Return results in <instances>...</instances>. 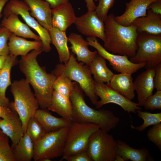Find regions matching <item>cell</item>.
Wrapping results in <instances>:
<instances>
[{"instance_id": "35", "label": "cell", "mask_w": 161, "mask_h": 161, "mask_svg": "<svg viewBox=\"0 0 161 161\" xmlns=\"http://www.w3.org/2000/svg\"><path fill=\"white\" fill-rule=\"evenodd\" d=\"M148 140L161 151V123L153 125L147 132Z\"/></svg>"}, {"instance_id": "11", "label": "cell", "mask_w": 161, "mask_h": 161, "mask_svg": "<svg viewBox=\"0 0 161 161\" xmlns=\"http://www.w3.org/2000/svg\"><path fill=\"white\" fill-rule=\"evenodd\" d=\"M95 92L100 98L95 105L97 109H99L106 104L113 103L120 106L125 111L129 114L135 113L137 110L142 109L137 103L128 99L108 84L95 82Z\"/></svg>"}, {"instance_id": "18", "label": "cell", "mask_w": 161, "mask_h": 161, "mask_svg": "<svg viewBox=\"0 0 161 161\" xmlns=\"http://www.w3.org/2000/svg\"><path fill=\"white\" fill-rule=\"evenodd\" d=\"M76 17L74 10L69 2L52 9V27L66 32L67 28L74 23Z\"/></svg>"}, {"instance_id": "39", "label": "cell", "mask_w": 161, "mask_h": 161, "mask_svg": "<svg viewBox=\"0 0 161 161\" xmlns=\"http://www.w3.org/2000/svg\"><path fill=\"white\" fill-rule=\"evenodd\" d=\"M63 159L68 161H91L86 151L71 155L62 156L61 160Z\"/></svg>"}, {"instance_id": "20", "label": "cell", "mask_w": 161, "mask_h": 161, "mask_svg": "<svg viewBox=\"0 0 161 161\" xmlns=\"http://www.w3.org/2000/svg\"><path fill=\"white\" fill-rule=\"evenodd\" d=\"M1 25L17 36L41 41L39 36L34 33L28 26L22 22L18 15L16 13H11L7 17L4 18Z\"/></svg>"}, {"instance_id": "40", "label": "cell", "mask_w": 161, "mask_h": 161, "mask_svg": "<svg viewBox=\"0 0 161 161\" xmlns=\"http://www.w3.org/2000/svg\"><path fill=\"white\" fill-rule=\"evenodd\" d=\"M16 111L11 109L9 107L0 105V117L6 120L11 119Z\"/></svg>"}, {"instance_id": "10", "label": "cell", "mask_w": 161, "mask_h": 161, "mask_svg": "<svg viewBox=\"0 0 161 161\" xmlns=\"http://www.w3.org/2000/svg\"><path fill=\"white\" fill-rule=\"evenodd\" d=\"M5 5L4 18L7 17L12 13L20 15L26 24L38 33L42 44L43 51L50 52L51 43L49 32L30 14V9L27 4L21 0H9Z\"/></svg>"}, {"instance_id": "32", "label": "cell", "mask_w": 161, "mask_h": 161, "mask_svg": "<svg viewBox=\"0 0 161 161\" xmlns=\"http://www.w3.org/2000/svg\"><path fill=\"white\" fill-rule=\"evenodd\" d=\"M75 82L63 74L56 76L53 85V89L63 95L70 98L73 89Z\"/></svg>"}, {"instance_id": "5", "label": "cell", "mask_w": 161, "mask_h": 161, "mask_svg": "<svg viewBox=\"0 0 161 161\" xmlns=\"http://www.w3.org/2000/svg\"><path fill=\"white\" fill-rule=\"evenodd\" d=\"M52 73L56 76L63 74L78 83L92 104L96 105L98 97L95 92V81L89 66L83 62L78 63L74 55H71L66 63L57 65Z\"/></svg>"}, {"instance_id": "7", "label": "cell", "mask_w": 161, "mask_h": 161, "mask_svg": "<svg viewBox=\"0 0 161 161\" xmlns=\"http://www.w3.org/2000/svg\"><path fill=\"white\" fill-rule=\"evenodd\" d=\"M69 128L46 133L34 143L35 161H49L62 156Z\"/></svg>"}, {"instance_id": "19", "label": "cell", "mask_w": 161, "mask_h": 161, "mask_svg": "<svg viewBox=\"0 0 161 161\" xmlns=\"http://www.w3.org/2000/svg\"><path fill=\"white\" fill-rule=\"evenodd\" d=\"M47 109H38L34 115L46 133L55 131L70 127L72 121L63 117H57L52 115Z\"/></svg>"}, {"instance_id": "13", "label": "cell", "mask_w": 161, "mask_h": 161, "mask_svg": "<svg viewBox=\"0 0 161 161\" xmlns=\"http://www.w3.org/2000/svg\"><path fill=\"white\" fill-rule=\"evenodd\" d=\"M74 24L83 35L98 38L103 42L105 41L104 21L99 18L95 10L87 11L81 16L76 17Z\"/></svg>"}, {"instance_id": "12", "label": "cell", "mask_w": 161, "mask_h": 161, "mask_svg": "<svg viewBox=\"0 0 161 161\" xmlns=\"http://www.w3.org/2000/svg\"><path fill=\"white\" fill-rule=\"evenodd\" d=\"M86 40L89 45L95 48L98 54L107 60L113 69L118 72L132 75L145 66L143 63L136 64L132 63L126 55L110 53L104 48L96 37H87Z\"/></svg>"}, {"instance_id": "45", "label": "cell", "mask_w": 161, "mask_h": 161, "mask_svg": "<svg viewBox=\"0 0 161 161\" xmlns=\"http://www.w3.org/2000/svg\"><path fill=\"white\" fill-rule=\"evenodd\" d=\"M8 55H0V70L3 67Z\"/></svg>"}, {"instance_id": "23", "label": "cell", "mask_w": 161, "mask_h": 161, "mask_svg": "<svg viewBox=\"0 0 161 161\" xmlns=\"http://www.w3.org/2000/svg\"><path fill=\"white\" fill-rule=\"evenodd\" d=\"M117 141L116 154L121 155L125 161H153L154 158L145 148L136 149L130 147L125 142Z\"/></svg>"}, {"instance_id": "43", "label": "cell", "mask_w": 161, "mask_h": 161, "mask_svg": "<svg viewBox=\"0 0 161 161\" xmlns=\"http://www.w3.org/2000/svg\"><path fill=\"white\" fill-rule=\"evenodd\" d=\"M52 9H55L69 2V0H45Z\"/></svg>"}, {"instance_id": "38", "label": "cell", "mask_w": 161, "mask_h": 161, "mask_svg": "<svg viewBox=\"0 0 161 161\" xmlns=\"http://www.w3.org/2000/svg\"><path fill=\"white\" fill-rule=\"evenodd\" d=\"M12 33L4 27L0 28V55H9L7 41Z\"/></svg>"}, {"instance_id": "3", "label": "cell", "mask_w": 161, "mask_h": 161, "mask_svg": "<svg viewBox=\"0 0 161 161\" xmlns=\"http://www.w3.org/2000/svg\"><path fill=\"white\" fill-rule=\"evenodd\" d=\"M70 99L72 106V122L95 124L107 132L116 127L119 122V118L112 111L96 110L88 106L85 101L83 91L75 82Z\"/></svg>"}, {"instance_id": "37", "label": "cell", "mask_w": 161, "mask_h": 161, "mask_svg": "<svg viewBox=\"0 0 161 161\" xmlns=\"http://www.w3.org/2000/svg\"><path fill=\"white\" fill-rule=\"evenodd\" d=\"M99 3L95 10L99 18L104 21L109 10L112 7L115 0H99Z\"/></svg>"}, {"instance_id": "6", "label": "cell", "mask_w": 161, "mask_h": 161, "mask_svg": "<svg viewBox=\"0 0 161 161\" xmlns=\"http://www.w3.org/2000/svg\"><path fill=\"white\" fill-rule=\"evenodd\" d=\"M137 49L129 60L136 64L143 63L146 69L154 68L161 63V34L154 35L138 32Z\"/></svg>"}, {"instance_id": "48", "label": "cell", "mask_w": 161, "mask_h": 161, "mask_svg": "<svg viewBox=\"0 0 161 161\" xmlns=\"http://www.w3.org/2000/svg\"><path fill=\"white\" fill-rule=\"evenodd\" d=\"M94 0V1H96V2L99 1V0Z\"/></svg>"}, {"instance_id": "28", "label": "cell", "mask_w": 161, "mask_h": 161, "mask_svg": "<svg viewBox=\"0 0 161 161\" xmlns=\"http://www.w3.org/2000/svg\"><path fill=\"white\" fill-rule=\"evenodd\" d=\"M47 109L72 121V106L70 98L54 90L49 106Z\"/></svg>"}, {"instance_id": "22", "label": "cell", "mask_w": 161, "mask_h": 161, "mask_svg": "<svg viewBox=\"0 0 161 161\" xmlns=\"http://www.w3.org/2000/svg\"><path fill=\"white\" fill-rule=\"evenodd\" d=\"M8 43L9 55L17 57L23 56L32 50L42 47L41 41H29L12 33Z\"/></svg>"}, {"instance_id": "24", "label": "cell", "mask_w": 161, "mask_h": 161, "mask_svg": "<svg viewBox=\"0 0 161 161\" xmlns=\"http://www.w3.org/2000/svg\"><path fill=\"white\" fill-rule=\"evenodd\" d=\"M111 87L130 100L135 96V87L131 74H114L109 84Z\"/></svg>"}, {"instance_id": "4", "label": "cell", "mask_w": 161, "mask_h": 161, "mask_svg": "<svg viewBox=\"0 0 161 161\" xmlns=\"http://www.w3.org/2000/svg\"><path fill=\"white\" fill-rule=\"evenodd\" d=\"M10 91L14 101L10 102L9 107L18 114L25 133L28 120L39 107L38 101L25 79L14 81L10 85Z\"/></svg>"}, {"instance_id": "33", "label": "cell", "mask_w": 161, "mask_h": 161, "mask_svg": "<svg viewBox=\"0 0 161 161\" xmlns=\"http://www.w3.org/2000/svg\"><path fill=\"white\" fill-rule=\"evenodd\" d=\"M26 132L29 135L34 143L46 134L41 125L34 116L30 117L28 120Z\"/></svg>"}, {"instance_id": "47", "label": "cell", "mask_w": 161, "mask_h": 161, "mask_svg": "<svg viewBox=\"0 0 161 161\" xmlns=\"http://www.w3.org/2000/svg\"><path fill=\"white\" fill-rule=\"evenodd\" d=\"M114 161H125V160L121 155L116 154Z\"/></svg>"}, {"instance_id": "36", "label": "cell", "mask_w": 161, "mask_h": 161, "mask_svg": "<svg viewBox=\"0 0 161 161\" xmlns=\"http://www.w3.org/2000/svg\"><path fill=\"white\" fill-rule=\"evenodd\" d=\"M143 106L147 109L153 111L161 109V90H157L147 99Z\"/></svg>"}, {"instance_id": "42", "label": "cell", "mask_w": 161, "mask_h": 161, "mask_svg": "<svg viewBox=\"0 0 161 161\" xmlns=\"http://www.w3.org/2000/svg\"><path fill=\"white\" fill-rule=\"evenodd\" d=\"M147 9H150L155 13L161 15V0H156L151 3L148 6Z\"/></svg>"}, {"instance_id": "29", "label": "cell", "mask_w": 161, "mask_h": 161, "mask_svg": "<svg viewBox=\"0 0 161 161\" xmlns=\"http://www.w3.org/2000/svg\"><path fill=\"white\" fill-rule=\"evenodd\" d=\"M89 66L95 82L109 84L114 74L107 67L104 58L97 54Z\"/></svg>"}, {"instance_id": "16", "label": "cell", "mask_w": 161, "mask_h": 161, "mask_svg": "<svg viewBox=\"0 0 161 161\" xmlns=\"http://www.w3.org/2000/svg\"><path fill=\"white\" fill-rule=\"evenodd\" d=\"M68 38L71 45V51L76 55L78 61H81L89 66L98 54L97 51L89 50L88 42L80 35L72 32Z\"/></svg>"}, {"instance_id": "21", "label": "cell", "mask_w": 161, "mask_h": 161, "mask_svg": "<svg viewBox=\"0 0 161 161\" xmlns=\"http://www.w3.org/2000/svg\"><path fill=\"white\" fill-rule=\"evenodd\" d=\"M145 16L139 17L132 23L136 26L138 32H145L150 34H161V15L147 9Z\"/></svg>"}, {"instance_id": "15", "label": "cell", "mask_w": 161, "mask_h": 161, "mask_svg": "<svg viewBox=\"0 0 161 161\" xmlns=\"http://www.w3.org/2000/svg\"><path fill=\"white\" fill-rule=\"evenodd\" d=\"M155 74V68L147 69L139 74L134 82L137 94V103L140 106H143L147 99L152 95L154 88Z\"/></svg>"}, {"instance_id": "26", "label": "cell", "mask_w": 161, "mask_h": 161, "mask_svg": "<svg viewBox=\"0 0 161 161\" xmlns=\"http://www.w3.org/2000/svg\"><path fill=\"white\" fill-rule=\"evenodd\" d=\"M17 57L9 55L4 65L0 71V105L9 106L10 102L6 95L7 88L12 84V68L17 63Z\"/></svg>"}, {"instance_id": "30", "label": "cell", "mask_w": 161, "mask_h": 161, "mask_svg": "<svg viewBox=\"0 0 161 161\" xmlns=\"http://www.w3.org/2000/svg\"><path fill=\"white\" fill-rule=\"evenodd\" d=\"M12 148L16 161H31L33 159L34 143L26 132Z\"/></svg>"}, {"instance_id": "1", "label": "cell", "mask_w": 161, "mask_h": 161, "mask_svg": "<svg viewBox=\"0 0 161 161\" xmlns=\"http://www.w3.org/2000/svg\"><path fill=\"white\" fill-rule=\"evenodd\" d=\"M43 51L41 47L21 56L19 65L20 71L33 88L39 107L47 109L51 103L56 76L52 73H47L44 67L39 64L37 57Z\"/></svg>"}, {"instance_id": "49", "label": "cell", "mask_w": 161, "mask_h": 161, "mask_svg": "<svg viewBox=\"0 0 161 161\" xmlns=\"http://www.w3.org/2000/svg\"><path fill=\"white\" fill-rule=\"evenodd\" d=\"M1 120V119L0 118V121Z\"/></svg>"}, {"instance_id": "31", "label": "cell", "mask_w": 161, "mask_h": 161, "mask_svg": "<svg viewBox=\"0 0 161 161\" xmlns=\"http://www.w3.org/2000/svg\"><path fill=\"white\" fill-rule=\"evenodd\" d=\"M136 112L139 117L143 120V123L140 126L136 127L131 124L130 127L131 129L142 132L149 126L161 122V112L151 113L141 110H137Z\"/></svg>"}, {"instance_id": "27", "label": "cell", "mask_w": 161, "mask_h": 161, "mask_svg": "<svg viewBox=\"0 0 161 161\" xmlns=\"http://www.w3.org/2000/svg\"><path fill=\"white\" fill-rule=\"evenodd\" d=\"M48 31L50 36L51 43L55 46L57 51L59 62L66 63L71 55L67 46L68 38L66 32L53 27Z\"/></svg>"}, {"instance_id": "41", "label": "cell", "mask_w": 161, "mask_h": 161, "mask_svg": "<svg viewBox=\"0 0 161 161\" xmlns=\"http://www.w3.org/2000/svg\"><path fill=\"white\" fill-rule=\"evenodd\" d=\"M155 74L154 78V88L157 90H161V63L155 68Z\"/></svg>"}, {"instance_id": "44", "label": "cell", "mask_w": 161, "mask_h": 161, "mask_svg": "<svg viewBox=\"0 0 161 161\" xmlns=\"http://www.w3.org/2000/svg\"><path fill=\"white\" fill-rule=\"evenodd\" d=\"M86 4L88 11H95L96 8L93 0H84Z\"/></svg>"}, {"instance_id": "46", "label": "cell", "mask_w": 161, "mask_h": 161, "mask_svg": "<svg viewBox=\"0 0 161 161\" xmlns=\"http://www.w3.org/2000/svg\"><path fill=\"white\" fill-rule=\"evenodd\" d=\"M9 0H0V17L1 12L6 4Z\"/></svg>"}, {"instance_id": "51", "label": "cell", "mask_w": 161, "mask_h": 161, "mask_svg": "<svg viewBox=\"0 0 161 161\" xmlns=\"http://www.w3.org/2000/svg\"><path fill=\"white\" fill-rule=\"evenodd\" d=\"M1 70H0V71Z\"/></svg>"}, {"instance_id": "25", "label": "cell", "mask_w": 161, "mask_h": 161, "mask_svg": "<svg viewBox=\"0 0 161 161\" xmlns=\"http://www.w3.org/2000/svg\"><path fill=\"white\" fill-rule=\"evenodd\" d=\"M0 129L11 140L12 148L18 143L24 133L21 121L16 112L10 120H1Z\"/></svg>"}, {"instance_id": "50", "label": "cell", "mask_w": 161, "mask_h": 161, "mask_svg": "<svg viewBox=\"0 0 161 161\" xmlns=\"http://www.w3.org/2000/svg\"><path fill=\"white\" fill-rule=\"evenodd\" d=\"M1 130V129H0V131Z\"/></svg>"}, {"instance_id": "17", "label": "cell", "mask_w": 161, "mask_h": 161, "mask_svg": "<svg viewBox=\"0 0 161 161\" xmlns=\"http://www.w3.org/2000/svg\"><path fill=\"white\" fill-rule=\"evenodd\" d=\"M30 9V15L47 30L52 27V10L49 4L43 0H23Z\"/></svg>"}, {"instance_id": "8", "label": "cell", "mask_w": 161, "mask_h": 161, "mask_svg": "<svg viewBox=\"0 0 161 161\" xmlns=\"http://www.w3.org/2000/svg\"><path fill=\"white\" fill-rule=\"evenodd\" d=\"M116 149L113 136L100 128L90 137L86 151L91 161H114Z\"/></svg>"}, {"instance_id": "2", "label": "cell", "mask_w": 161, "mask_h": 161, "mask_svg": "<svg viewBox=\"0 0 161 161\" xmlns=\"http://www.w3.org/2000/svg\"><path fill=\"white\" fill-rule=\"evenodd\" d=\"M114 17L111 13L104 21L106 40L103 47L112 53L132 57L137 49V27L133 24L121 25L116 21Z\"/></svg>"}, {"instance_id": "14", "label": "cell", "mask_w": 161, "mask_h": 161, "mask_svg": "<svg viewBox=\"0 0 161 161\" xmlns=\"http://www.w3.org/2000/svg\"><path fill=\"white\" fill-rule=\"evenodd\" d=\"M156 0H131L125 4L124 13L120 16H115V20L123 26L130 25L136 18L145 16L148 6Z\"/></svg>"}, {"instance_id": "9", "label": "cell", "mask_w": 161, "mask_h": 161, "mask_svg": "<svg viewBox=\"0 0 161 161\" xmlns=\"http://www.w3.org/2000/svg\"><path fill=\"white\" fill-rule=\"evenodd\" d=\"M100 128L99 125L93 123L72 121L67 133L62 156L86 151L90 137Z\"/></svg>"}, {"instance_id": "34", "label": "cell", "mask_w": 161, "mask_h": 161, "mask_svg": "<svg viewBox=\"0 0 161 161\" xmlns=\"http://www.w3.org/2000/svg\"><path fill=\"white\" fill-rule=\"evenodd\" d=\"M0 161H16L9 137L0 131Z\"/></svg>"}]
</instances>
